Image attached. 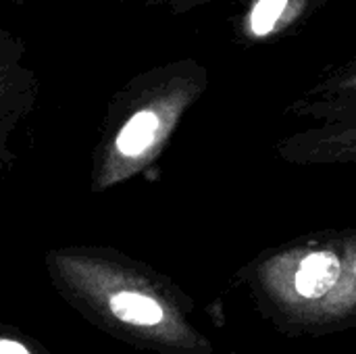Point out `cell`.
I'll return each instance as SVG.
<instances>
[{"mask_svg": "<svg viewBox=\"0 0 356 354\" xmlns=\"http://www.w3.org/2000/svg\"><path fill=\"white\" fill-rule=\"evenodd\" d=\"M340 273L342 265L336 255L313 252L302 261L296 273V290L307 298H319L336 286Z\"/></svg>", "mask_w": 356, "mask_h": 354, "instance_id": "cell-1", "label": "cell"}, {"mask_svg": "<svg viewBox=\"0 0 356 354\" xmlns=\"http://www.w3.org/2000/svg\"><path fill=\"white\" fill-rule=\"evenodd\" d=\"M111 311L117 319L134 325H156L163 321V309L148 296L121 292L111 298Z\"/></svg>", "mask_w": 356, "mask_h": 354, "instance_id": "cell-2", "label": "cell"}, {"mask_svg": "<svg viewBox=\"0 0 356 354\" xmlns=\"http://www.w3.org/2000/svg\"><path fill=\"white\" fill-rule=\"evenodd\" d=\"M156 129H159V117L150 111H142L134 115L127 121V125L121 129L117 138V148L125 156H138L142 150H146L152 144Z\"/></svg>", "mask_w": 356, "mask_h": 354, "instance_id": "cell-3", "label": "cell"}, {"mask_svg": "<svg viewBox=\"0 0 356 354\" xmlns=\"http://www.w3.org/2000/svg\"><path fill=\"white\" fill-rule=\"evenodd\" d=\"M288 0H259L252 13V31L257 35H265L273 29L277 19L282 17Z\"/></svg>", "mask_w": 356, "mask_h": 354, "instance_id": "cell-4", "label": "cell"}, {"mask_svg": "<svg viewBox=\"0 0 356 354\" xmlns=\"http://www.w3.org/2000/svg\"><path fill=\"white\" fill-rule=\"evenodd\" d=\"M0 354H29L21 344L13 340H0Z\"/></svg>", "mask_w": 356, "mask_h": 354, "instance_id": "cell-5", "label": "cell"}]
</instances>
